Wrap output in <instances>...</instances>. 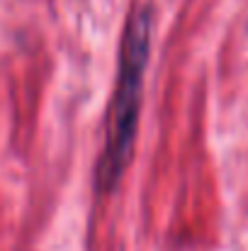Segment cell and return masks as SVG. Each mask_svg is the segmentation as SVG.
I'll use <instances>...</instances> for the list:
<instances>
[{
	"mask_svg": "<svg viewBox=\"0 0 248 251\" xmlns=\"http://www.w3.org/2000/svg\"><path fill=\"white\" fill-rule=\"evenodd\" d=\"M151 39H154V10L149 2H136L127 17L119 44L117 78L107 112L105 144L95 171L97 185L105 193L117 188V183L122 180L124 171L134 159L144 81L151 59Z\"/></svg>",
	"mask_w": 248,
	"mask_h": 251,
	"instance_id": "obj_1",
	"label": "cell"
}]
</instances>
